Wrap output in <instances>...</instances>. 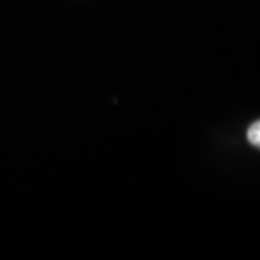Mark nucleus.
Listing matches in <instances>:
<instances>
[{"mask_svg": "<svg viewBox=\"0 0 260 260\" xmlns=\"http://www.w3.org/2000/svg\"><path fill=\"white\" fill-rule=\"evenodd\" d=\"M247 140L253 146L260 149V120L253 123L249 130H247Z\"/></svg>", "mask_w": 260, "mask_h": 260, "instance_id": "1", "label": "nucleus"}]
</instances>
